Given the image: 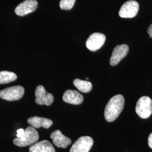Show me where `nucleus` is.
<instances>
[{"label":"nucleus","instance_id":"1","mask_svg":"<svg viewBox=\"0 0 152 152\" xmlns=\"http://www.w3.org/2000/svg\"><path fill=\"white\" fill-rule=\"evenodd\" d=\"M125 105V99L122 95H117L111 98L104 110L105 119L109 122L116 120L122 112Z\"/></svg>","mask_w":152,"mask_h":152},{"label":"nucleus","instance_id":"2","mask_svg":"<svg viewBox=\"0 0 152 152\" xmlns=\"http://www.w3.org/2000/svg\"><path fill=\"white\" fill-rule=\"evenodd\" d=\"M38 139L39 134L37 131L32 126H29L26 129L24 136L16 137L13 140V142L18 147H27L36 143Z\"/></svg>","mask_w":152,"mask_h":152},{"label":"nucleus","instance_id":"3","mask_svg":"<svg viewBox=\"0 0 152 152\" xmlns=\"http://www.w3.org/2000/svg\"><path fill=\"white\" fill-rule=\"evenodd\" d=\"M136 113L143 119H147L152 114V100L149 97L142 96L139 99L135 108Z\"/></svg>","mask_w":152,"mask_h":152},{"label":"nucleus","instance_id":"4","mask_svg":"<svg viewBox=\"0 0 152 152\" xmlns=\"http://www.w3.org/2000/svg\"><path fill=\"white\" fill-rule=\"evenodd\" d=\"M24 94V87L21 86H15L0 91V98L7 101H15L20 99Z\"/></svg>","mask_w":152,"mask_h":152},{"label":"nucleus","instance_id":"5","mask_svg":"<svg viewBox=\"0 0 152 152\" xmlns=\"http://www.w3.org/2000/svg\"><path fill=\"white\" fill-rule=\"evenodd\" d=\"M139 10V5L135 1H129L121 7L119 15L124 18H132L136 16Z\"/></svg>","mask_w":152,"mask_h":152},{"label":"nucleus","instance_id":"6","mask_svg":"<svg viewBox=\"0 0 152 152\" xmlns=\"http://www.w3.org/2000/svg\"><path fill=\"white\" fill-rule=\"evenodd\" d=\"M94 144L93 139L90 136L78 138L71 147L70 152H88Z\"/></svg>","mask_w":152,"mask_h":152},{"label":"nucleus","instance_id":"7","mask_svg":"<svg viewBox=\"0 0 152 152\" xmlns=\"http://www.w3.org/2000/svg\"><path fill=\"white\" fill-rule=\"evenodd\" d=\"M105 36L101 33H92L86 42L87 49L91 51H96L100 49L105 42Z\"/></svg>","mask_w":152,"mask_h":152},{"label":"nucleus","instance_id":"8","mask_svg":"<svg viewBox=\"0 0 152 152\" xmlns=\"http://www.w3.org/2000/svg\"><path fill=\"white\" fill-rule=\"evenodd\" d=\"M35 102L38 105H50L54 102V96L49 92H46L45 88L42 85L36 87L35 91Z\"/></svg>","mask_w":152,"mask_h":152},{"label":"nucleus","instance_id":"9","mask_svg":"<svg viewBox=\"0 0 152 152\" xmlns=\"http://www.w3.org/2000/svg\"><path fill=\"white\" fill-rule=\"evenodd\" d=\"M129 51V48L126 44L117 45L113 51L110 59V64L112 66L117 65L121 60L126 56Z\"/></svg>","mask_w":152,"mask_h":152},{"label":"nucleus","instance_id":"10","mask_svg":"<svg viewBox=\"0 0 152 152\" xmlns=\"http://www.w3.org/2000/svg\"><path fill=\"white\" fill-rule=\"evenodd\" d=\"M38 6L36 0H26L20 4L15 9V12L19 16H25L35 11Z\"/></svg>","mask_w":152,"mask_h":152},{"label":"nucleus","instance_id":"11","mask_svg":"<svg viewBox=\"0 0 152 152\" xmlns=\"http://www.w3.org/2000/svg\"><path fill=\"white\" fill-rule=\"evenodd\" d=\"M50 137L53 139V142L58 148H66L72 143L71 139L64 136L60 130H56L53 132Z\"/></svg>","mask_w":152,"mask_h":152},{"label":"nucleus","instance_id":"12","mask_svg":"<svg viewBox=\"0 0 152 152\" xmlns=\"http://www.w3.org/2000/svg\"><path fill=\"white\" fill-rule=\"evenodd\" d=\"M63 101L66 103L80 105L83 101V97L81 94L75 90H68L63 96Z\"/></svg>","mask_w":152,"mask_h":152},{"label":"nucleus","instance_id":"13","mask_svg":"<svg viewBox=\"0 0 152 152\" xmlns=\"http://www.w3.org/2000/svg\"><path fill=\"white\" fill-rule=\"evenodd\" d=\"M29 152H55L52 144L46 140L34 144L29 148Z\"/></svg>","mask_w":152,"mask_h":152},{"label":"nucleus","instance_id":"14","mask_svg":"<svg viewBox=\"0 0 152 152\" xmlns=\"http://www.w3.org/2000/svg\"><path fill=\"white\" fill-rule=\"evenodd\" d=\"M28 123L35 129L43 127L45 129H49L53 124V121L48 118L34 116L28 119Z\"/></svg>","mask_w":152,"mask_h":152},{"label":"nucleus","instance_id":"15","mask_svg":"<svg viewBox=\"0 0 152 152\" xmlns=\"http://www.w3.org/2000/svg\"><path fill=\"white\" fill-rule=\"evenodd\" d=\"M73 85L80 91L83 93H88L92 90V84L88 81L76 79L73 81Z\"/></svg>","mask_w":152,"mask_h":152},{"label":"nucleus","instance_id":"16","mask_svg":"<svg viewBox=\"0 0 152 152\" xmlns=\"http://www.w3.org/2000/svg\"><path fill=\"white\" fill-rule=\"evenodd\" d=\"M16 79L17 76L14 72L6 71L0 72V85L14 81Z\"/></svg>","mask_w":152,"mask_h":152},{"label":"nucleus","instance_id":"17","mask_svg":"<svg viewBox=\"0 0 152 152\" xmlns=\"http://www.w3.org/2000/svg\"><path fill=\"white\" fill-rule=\"evenodd\" d=\"M76 0H61L60 7L64 10H69L72 9L75 4Z\"/></svg>","mask_w":152,"mask_h":152},{"label":"nucleus","instance_id":"18","mask_svg":"<svg viewBox=\"0 0 152 152\" xmlns=\"http://www.w3.org/2000/svg\"><path fill=\"white\" fill-rule=\"evenodd\" d=\"M24 133H25V131L23 129H18L17 130L16 136H17V137H22L24 136Z\"/></svg>","mask_w":152,"mask_h":152},{"label":"nucleus","instance_id":"19","mask_svg":"<svg viewBox=\"0 0 152 152\" xmlns=\"http://www.w3.org/2000/svg\"><path fill=\"white\" fill-rule=\"evenodd\" d=\"M148 145L152 149V132L149 135L148 137Z\"/></svg>","mask_w":152,"mask_h":152},{"label":"nucleus","instance_id":"20","mask_svg":"<svg viewBox=\"0 0 152 152\" xmlns=\"http://www.w3.org/2000/svg\"><path fill=\"white\" fill-rule=\"evenodd\" d=\"M147 32L149 34V37L151 38H152V24L149 27L147 30Z\"/></svg>","mask_w":152,"mask_h":152},{"label":"nucleus","instance_id":"21","mask_svg":"<svg viewBox=\"0 0 152 152\" xmlns=\"http://www.w3.org/2000/svg\"><path fill=\"white\" fill-rule=\"evenodd\" d=\"M86 80H88V78H86Z\"/></svg>","mask_w":152,"mask_h":152}]
</instances>
